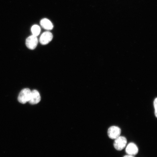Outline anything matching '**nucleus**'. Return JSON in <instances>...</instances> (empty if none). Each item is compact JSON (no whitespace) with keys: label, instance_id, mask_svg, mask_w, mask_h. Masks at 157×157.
<instances>
[{"label":"nucleus","instance_id":"nucleus-7","mask_svg":"<svg viewBox=\"0 0 157 157\" xmlns=\"http://www.w3.org/2000/svg\"><path fill=\"white\" fill-rule=\"evenodd\" d=\"M125 151L128 155L134 156L138 153V148L134 143H131L128 145Z\"/></svg>","mask_w":157,"mask_h":157},{"label":"nucleus","instance_id":"nucleus-2","mask_svg":"<svg viewBox=\"0 0 157 157\" xmlns=\"http://www.w3.org/2000/svg\"><path fill=\"white\" fill-rule=\"evenodd\" d=\"M127 143V139L125 137L119 136L115 139L114 142V147L117 150L121 151L125 148Z\"/></svg>","mask_w":157,"mask_h":157},{"label":"nucleus","instance_id":"nucleus-11","mask_svg":"<svg viewBox=\"0 0 157 157\" xmlns=\"http://www.w3.org/2000/svg\"><path fill=\"white\" fill-rule=\"evenodd\" d=\"M123 157H134L133 156L130 155H125Z\"/></svg>","mask_w":157,"mask_h":157},{"label":"nucleus","instance_id":"nucleus-3","mask_svg":"<svg viewBox=\"0 0 157 157\" xmlns=\"http://www.w3.org/2000/svg\"><path fill=\"white\" fill-rule=\"evenodd\" d=\"M121 129L119 127L113 126L109 128L108 131V135L110 138L115 139L121 135Z\"/></svg>","mask_w":157,"mask_h":157},{"label":"nucleus","instance_id":"nucleus-8","mask_svg":"<svg viewBox=\"0 0 157 157\" xmlns=\"http://www.w3.org/2000/svg\"><path fill=\"white\" fill-rule=\"evenodd\" d=\"M40 24L43 28L46 30H52L53 28V25L49 19L44 18L41 20Z\"/></svg>","mask_w":157,"mask_h":157},{"label":"nucleus","instance_id":"nucleus-5","mask_svg":"<svg viewBox=\"0 0 157 157\" xmlns=\"http://www.w3.org/2000/svg\"><path fill=\"white\" fill-rule=\"evenodd\" d=\"M53 37V36L52 33L49 31H46L41 35L39 42L42 45L48 44L52 40Z\"/></svg>","mask_w":157,"mask_h":157},{"label":"nucleus","instance_id":"nucleus-6","mask_svg":"<svg viewBox=\"0 0 157 157\" xmlns=\"http://www.w3.org/2000/svg\"><path fill=\"white\" fill-rule=\"evenodd\" d=\"M41 100V97L39 92L36 90H33L31 92V95L29 101L31 105H36Z\"/></svg>","mask_w":157,"mask_h":157},{"label":"nucleus","instance_id":"nucleus-1","mask_svg":"<svg viewBox=\"0 0 157 157\" xmlns=\"http://www.w3.org/2000/svg\"><path fill=\"white\" fill-rule=\"evenodd\" d=\"M31 92L30 90L27 88H25L21 90L18 97V100L19 102L22 104H25L27 102H29L30 99Z\"/></svg>","mask_w":157,"mask_h":157},{"label":"nucleus","instance_id":"nucleus-10","mask_svg":"<svg viewBox=\"0 0 157 157\" xmlns=\"http://www.w3.org/2000/svg\"><path fill=\"white\" fill-rule=\"evenodd\" d=\"M154 106L155 110V115L157 118V98H156L154 101Z\"/></svg>","mask_w":157,"mask_h":157},{"label":"nucleus","instance_id":"nucleus-4","mask_svg":"<svg viewBox=\"0 0 157 157\" xmlns=\"http://www.w3.org/2000/svg\"><path fill=\"white\" fill-rule=\"evenodd\" d=\"M38 40L36 36L31 35L26 39L25 44L27 48L30 50H34L38 45Z\"/></svg>","mask_w":157,"mask_h":157},{"label":"nucleus","instance_id":"nucleus-9","mask_svg":"<svg viewBox=\"0 0 157 157\" xmlns=\"http://www.w3.org/2000/svg\"><path fill=\"white\" fill-rule=\"evenodd\" d=\"M31 31L33 35L37 36L40 34L41 29L39 25H34L31 27Z\"/></svg>","mask_w":157,"mask_h":157}]
</instances>
